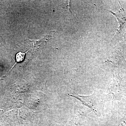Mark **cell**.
Listing matches in <instances>:
<instances>
[{
	"instance_id": "1",
	"label": "cell",
	"mask_w": 126,
	"mask_h": 126,
	"mask_svg": "<svg viewBox=\"0 0 126 126\" xmlns=\"http://www.w3.org/2000/svg\"><path fill=\"white\" fill-rule=\"evenodd\" d=\"M69 96L73 97L78 99L84 106L90 109L96 115L99 114L98 109L101 97L96 92L94 91L92 95L83 96L76 93L69 94Z\"/></svg>"
},
{
	"instance_id": "2",
	"label": "cell",
	"mask_w": 126,
	"mask_h": 126,
	"mask_svg": "<svg viewBox=\"0 0 126 126\" xmlns=\"http://www.w3.org/2000/svg\"><path fill=\"white\" fill-rule=\"evenodd\" d=\"M122 79L119 73L113 72L112 79L109 87L108 94L109 98L112 101L120 100L123 96V90L121 88Z\"/></svg>"
},
{
	"instance_id": "3",
	"label": "cell",
	"mask_w": 126,
	"mask_h": 126,
	"mask_svg": "<svg viewBox=\"0 0 126 126\" xmlns=\"http://www.w3.org/2000/svg\"><path fill=\"white\" fill-rule=\"evenodd\" d=\"M119 3L121 7L118 11L115 12L108 11L116 17L119 24V27L113 38L123 37L126 39V6H123L120 2Z\"/></svg>"
},
{
	"instance_id": "4",
	"label": "cell",
	"mask_w": 126,
	"mask_h": 126,
	"mask_svg": "<svg viewBox=\"0 0 126 126\" xmlns=\"http://www.w3.org/2000/svg\"><path fill=\"white\" fill-rule=\"evenodd\" d=\"M89 112V110L83 107L75 105L73 120L75 124L79 125L83 121L86 116Z\"/></svg>"
},
{
	"instance_id": "5",
	"label": "cell",
	"mask_w": 126,
	"mask_h": 126,
	"mask_svg": "<svg viewBox=\"0 0 126 126\" xmlns=\"http://www.w3.org/2000/svg\"><path fill=\"white\" fill-rule=\"evenodd\" d=\"M115 126H126V103L119 108L118 118Z\"/></svg>"
},
{
	"instance_id": "6",
	"label": "cell",
	"mask_w": 126,
	"mask_h": 126,
	"mask_svg": "<svg viewBox=\"0 0 126 126\" xmlns=\"http://www.w3.org/2000/svg\"><path fill=\"white\" fill-rule=\"evenodd\" d=\"M27 52L26 53H24V52H20L16 54V62L15 64H14V66L12 68V69L14 67V66L15 65L16 63L22 62L24 60V59L25 56L26 54L27 53Z\"/></svg>"
},
{
	"instance_id": "7",
	"label": "cell",
	"mask_w": 126,
	"mask_h": 126,
	"mask_svg": "<svg viewBox=\"0 0 126 126\" xmlns=\"http://www.w3.org/2000/svg\"></svg>"
}]
</instances>
